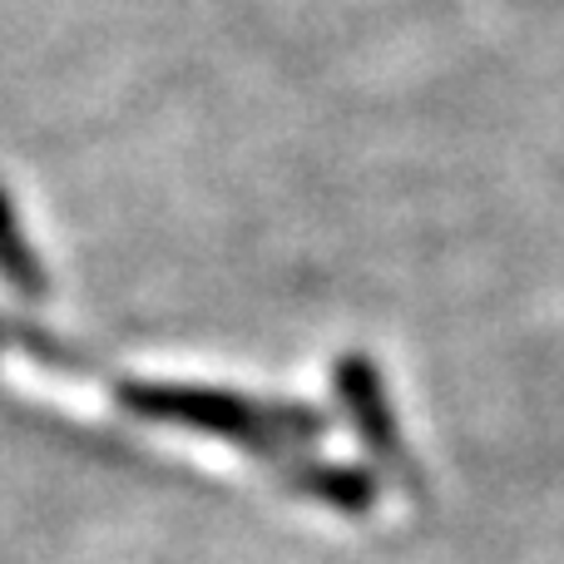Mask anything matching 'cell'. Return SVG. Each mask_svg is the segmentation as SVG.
I'll list each match as a JSON object with an SVG mask.
<instances>
[{
    "instance_id": "277c9868",
    "label": "cell",
    "mask_w": 564,
    "mask_h": 564,
    "mask_svg": "<svg viewBox=\"0 0 564 564\" xmlns=\"http://www.w3.org/2000/svg\"><path fill=\"white\" fill-rule=\"evenodd\" d=\"M0 278H6V288L25 302H40L50 292L45 263H40V253L30 248V238H25V228H20L15 204H10L6 188H0Z\"/></svg>"
},
{
    "instance_id": "7a4b0ae2",
    "label": "cell",
    "mask_w": 564,
    "mask_h": 564,
    "mask_svg": "<svg viewBox=\"0 0 564 564\" xmlns=\"http://www.w3.org/2000/svg\"><path fill=\"white\" fill-rule=\"evenodd\" d=\"M337 391H341V401H347L351 421H357L361 441L371 446V456H381L387 466H397L401 476H406V451H401V436H397V411H391V401L381 397V381H377V371H371V361L357 357V351H347V357L337 361Z\"/></svg>"
},
{
    "instance_id": "6da1fadb",
    "label": "cell",
    "mask_w": 564,
    "mask_h": 564,
    "mask_svg": "<svg viewBox=\"0 0 564 564\" xmlns=\"http://www.w3.org/2000/svg\"><path fill=\"white\" fill-rule=\"evenodd\" d=\"M119 406L134 411L144 421H169V426H188L204 436L234 441V446L253 451V456L282 460L297 446L327 431V416L312 406H292V401H248L238 391L218 387H188V381H119L115 387Z\"/></svg>"
},
{
    "instance_id": "3957f363",
    "label": "cell",
    "mask_w": 564,
    "mask_h": 564,
    "mask_svg": "<svg viewBox=\"0 0 564 564\" xmlns=\"http://www.w3.org/2000/svg\"><path fill=\"white\" fill-rule=\"evenodd\" d=\"M282 470H288V480L292 486H302V490H312L317 500H327V506H337V510H367L371 500H377V486H371V476H361V470H351V466H327V460H297V456H282L278 460Z\"/></svg>"
},
{
    "instance_id": "5b68a950",
    "label": "cell",
    "mask_w": 564,
    "mask_h": 564,
    "mask_svg": "<svg viewBox=\"0 0 564 564\" xmlns=\"http://www.w3.org/2000/svg\"><path fill=\"white\" fill-rule=\"evenodd\" d=\"M6 341H15V322L0 317V347H6Z\"/></svg>"
}]
</instances>
